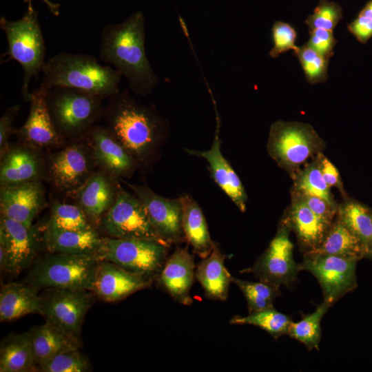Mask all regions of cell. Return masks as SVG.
I'll use <instances>...</instances> for the list:
<instances>
[{
    "mask_svg": "<svg viewBox=\"0 0 372 372\" xmlns=\"http://www.w3.org/2000/svg\"><path fill=\"white\" fill-rule=\"evenodd\" d=\"M103 118L105 127L137 165L152 161L166 131L165 121L155 107L140 103L127 90L119 91L109 97Z\"/></svg>",
    "mask_w": 372,
    "mask_h": 372,
    "instance_id": "obj_1",
    "label": "cell"
},
{
    "mask_svg": "<svg viewBox=\"0 0 372 372\" xmlns=\"http://www.w3.org/2000/svg\"><path fill=\"white\" fill-rule=\"evenodd\" d=\"M145 23L143 14L138 11L121 23L106 25L101 30L99 52L103 61L125 78L130 90L142 96L158 82L145 52Z\"/></svg>",
    "mask_w": 372,
    "mask_h": 372,
    "instance_id": "obj_2",
    "label": "cell"
},
{
    "mask_svg": "<svg viewBox=\"0 0 372 372\" xmlns=\"http://www.w3.org/2000/svg\"><path fill=\"white\" fill-rule=\"evenodd\" d=\"M39 88L47 92L55 87H71L109 98L119 92L121 74L85 54L60 52L45 62Z\"/></svg>",
    "mask_w": 372,
    "mask_h": 372,
    "instance_id": "obj_3",
    "label": "cell"
},
{
    "mask_svg": "<svg viewBox=\"0 0 372 372\" xmlns=\"http://www.w3.org/2000/svg\"><path fill=\"white\" fill-rule=\"evenodd\" d=\"M45 103L57 132L65 140L83 139L103 118L100 95L82 90L55 87L45 92Z\"/></svg>",
    "mask_w": 372,
    "mask_h": 372,
    "instance_id": "obj_4",
    "label": "cell"
},
{
    "mask_svg": "<svg viewBox=\"0 0 372 372\" xmlns=\"http://www.w3.org/2000/svg\"><path fill=\"white\" fill-rule=\"evenodd\" d=\"M0 27L6 33L8 45L2 56H8V60H14L22 66L21 92L24 101L30 102L32 96V92H29L30 82L42 72L45 63V46L38 13L30 3L25 14L17 21L1 17Z\"/></svg>",
    "mask_w": 372,
    "mask_h": 372,
    "instance_id": "obj_5",
    "label": "cell"
},
{
    "mask_svg": "<svg viewBox=\"0 0 372 372\" xmlns=\"http://www.w3.org/2000/svg\"><path fill=\"white\" fill-rule=\"evenodd\" d=\"M99 260L95 254L50 253L38 260L26 278L36 289L92 291Z\"/></svg>",
    "mask_w": 372,
    "mask_h": 372,
    "instance_id": "obj_6",
    "label": "cell"
},
{
    "mask_svg": "<svg viewBox=\"0 0 372 372\" xmlns=\"http://www.w3.org/2000/svg\"><path fill=\"white\" fill-rule=\"evenodd\" d=\"M324 148L325 141L309 123L277 121L270 127L268 154L291 178Z\"/></svg>",
    "mask_w": 372,
    "mask_h": 372,
    "instance_id": "obj_7",
    "label": "cell"
},
{
    "mask_svg": "<svg viewBox=\"0 0 372 372\" xmlns=\"http://www.w3.org/2000/svg\"><path fill=\"white\" fill-rule=\"evenodd\" d=\"M169 247L152 240L107 236L102 237L95 256L153 282L168 258Z\"/></svg>",
    "mask_w": 372,
    "mask_h": 372,
    "instance_id": "obj_8",
    "label": "cell"
},
{
    "mask_svg": "<svg viewBox=\"0 0 372 372\" xmlns=\"http://www.w3.org/2000/svg\"><path fill=\"white\" fill-rule=\"evenodd\" d=\"M46 174L59 192L73 196L96 167L92 149L85 140H75L50 154Z\"/></svg>",
    "mask_w": 372,
    "mask_h": 372,
    "instance_id": "obj_9",
    "label": "cell"
},
{
    "mask_svg": "<svg viewBox=\"0 0 372 372\" xmlns=\"http://www.w3.org/2000/svg\"><path fill=\"white\" fill-rule=\"evenodd\" d=\"M99 225L109 237L152 240L170 246L156 232L140 200L121 187Z\"/></svg>",
    "mask_w": 372,
    "mask_h": 372,
    "instance_id": "obj_10",
    "label": "cell"
},
{
    "mask_svg": "<svg viewBox=\"0 0 372 372\" xmlns=\"http://www.w3.org/2000/svg\"><path fill=\"white\" fill-rule=\"evenodd\" d=\"M356 259L319 253L303 254L300 270L312 273L318 280L324 300L331 307L358 287Z\"/></svg>",
    "mask_w": 372,
    "mask_h": 372,
    "instance_id": "obj_11",
    "label": "cell"
},
{
    "mask_svg": "<svg viewBox=\"0 0 372 372\" xmlns=\"http://www.w3.org/2000/svg\"><path fill=\"white\" fill-rule=\"evenodd\" d=\"M290 231L289 227L280 221L274 238L264 253L252 266L241 272L252 273L258 280L278 287H291L301 270L293 257Z\"/></svg>",
    "mask_w": 372,
    "mask_h": 372,
    "instance_id": "obj_12",
    "label": "cell"
},
{
    "mask_svg": "<svg viewBox=\"0 0 372 372\" xmlns=\"http://www.w3.org/2000/svg\"><path fill=\"white\" fill-rule=\"evenodd\" d=\"M91 291L46 289L40 296L42 316L45 321L79 339L85 314L93 303Z\"/></svg>",
    "mask_w": 372,
    "mask_h": 372,
    "instance_id": "obj_13",
    "label": "cell"
},
{
    "mask_svg": "<svg viewBox=\"0 0 372 372\" xmlns=\"http://www.w3.org/2000/svg\"><path fill=\"white\" fill-rule=\"evenodd\" d=\"M39 235L33 225L1 216L0 269L17 276L34 260L39 247Z\"/></svg>",
    "mask_w": 372,
    "mask_h": 372,
    "instance_id": "obj_14",
    "label": "cell"
},
{
    "mask_svg": "<svg viewBox=\"0 0 372 372\" xmlns=\"http://www.w3.org/2000/svg\"><path fill=\"white\" fill-rule=\"evenodd\" d=\"M125 183L143 205L153 227L163 241L170 245L186 240L180 198H165L147 186Z\"/></svg>",
    "mask_w": 372,
    "mask_h": 372,
    "instance_id": "obj_15",
    "label": "cell"
},
{
    "mask_svg": "<svg viewBox=\"0 0 372 372\" xmlns=\"http://www.w3.org/2000/svg\"><path fill=\"white\" fill-rule=\"evenodd\" d=\"M45 96V92L39 87L32 92L28 118L14 132L20 142L41 151L59 149L66 144V140L57 132L53 124Z\"/></svg>",
    "mask_w": 372,
    "mask_h": 372,
    "instance_id": "obj_16",
    "label": "cell"
},
{
    "mask_svg": "<svg viewBox=\"0 0 372 372\" xmlns=\"http://www.w3.org/2000/svg\"><path fill=\"white\" fill-rule=\"evenodd\" d=\"M47 178L41 150L20 142L9 145L1 156L0 185L41 181Z\"/></svg>",
    "mask_w": 372,
    "mask_h": 372,
    "instance_id": "obj_17",
    "label": "cell"
},
{
    "mask_svg": "<svg viewBox=\"0 0 372 372\" xmlns=\"http://www.w3.org/2000/svg\"><path fill=\"white\" fill-rule=\"evenodd\" d=\"M88 143L96 167L121 178L130 176L137 166L122 145L102 125H94L84 138Z\"/></svg>",
    "mask_w": 372,
    "mask_h": 372,
    "instance_id": "obj_18",
    "label": "cell"
},
{
    "mask_svg": "<svg viewBox=\"0 0 372 372\" xmlns=\"http://www.w3.org/2000/svg\"><path fill=\"white\" fill-rule=\"evenodd\" d=\"M45 192L41 181L1 186V216L32 225V221L45 204Z\"/></svg>",
    "mask_w": 372,
    "mask_h": 372,
    "instance_id": "obj_19",
    "label": "cell"
},
{
    "mask_svg": "<svg viewBox=\"0 0 372 372\" xmlns=\"http://www.w3.org/2000/svg\"><path fill=\"white\" fill-rule=\"evenodd\" d=\"M152 281L106 260H99L92 291L101 300L113 302L151 286Z\"/></svg>",
    "mask_w": 372,
    "mask_h": 372,
    "instance_id": "obj_20",
    "label": "cell"
},
{
    "mask_svg": "<svg viewBox=\"0 0 372 372\" xmlns=\"http://www.w3.org/2000/svg\"><path fill=\"white\" fill-rule=\"evenodd\" d=\"M216 128L211 147L207 150L186 149L195 156L204 158L209 163L212 177L216 184L231 198L238 209L245 212L247 196L237 174L221 152L220 138V120L216 110Z\"/></svg>",
    "mask_w": 372,
    "mask_h": 372,
    "instance_id": "obj_21",
    "label": "cell"
},
{
    "mask_svg": "<svg viewBox=\"0 0 372 372\" xmlns=\"http://www.w3.org/2000/svg\"><path fill=\"white\" fill-rule=\"evenodd\" d=\"M116 179L100 169L95 170L74 194L76 204L93 225H100L114 203L119 188Z\"/></svg>",
    "mask_w": 372,
    "mask_h": 372,
    "instance_id": "obj_22",
    "label": "cell"
},
{
    "mask_svg": "<svg viewBox=\"0 0 372 372\" xmlns=\"http://www.w3.org/2000/svg\"><path fill=\"white\" fill-rule=\"evenodd\" d=\"M195 267L194 256L187 248H177L168 256L156 280L161 288L176 302L191 305Z\"/></svg>",
    "mask_w": 372,
    "mask_h": 372,
    "instance_id": "obj_23",
    "label": "cell"
},
{
    "mask_svg": "<svg viewBox=\"0 0 372 372\" xmlns=\"http://www.w3.org/2000/svg\"><path fill=\"white\" fill-rule=\"evenodd\" d=\"M293 231L303 254L313 252L320 245L331 225L318 216L296 195L291 194V203L280 220Z\"/></svg>",
    "mask_w": 372,
    "mask_h": 372,
    "instance_id": "obj_24",
    "label": "cell"
},
{
    "mask_svg": "<svg viewBox=\"0 0 372 372\" xmlns=\"http://www.w3.org/2000/svg\"><path fill=\"white\" fill-rule=\"evenodd\" d=\"M33 287L23 283L9 282L0 291V320L10 322L28 314H41V300Z\"/></svg>",
    "mask_w": 372,
    "mask_h": 372,
    "instance_id": "obj_25",
    "label": "cell"
},
{
    "mask_svg": "<svg viewBox=\"0 0 372 372\" xmlns=\"http://www.w3.org/2000/svg\"><path fill=\"white\" fill-rule=\"evenodd\" d=\"M102 237L96 229L71 231L46 227L43 242L49 253L95 254Z\"/></svg>",
    "mask_w": 372,
    "mask_h": 372,
    "instance_id": "obj_26",
    "label": "cell"
},
{
    "mask_svg": "<svg viewBox=\"0 0 372 372\" xmlns=\"http://www.w3.org/2000/svg\"><path fill=\"white\" fill-rule=\"evenodd\" d=\"M225 256L215 245L211 254L196 267L195 277L209 299L225 301L227 298L232 276L225 265Z\"/></svg>",
    "mask_w": 372,
    "mask_h": 372,
    "instance_id": "obj_27",
    "label": "cell"
},
{
    "mask_svg": "<svg viewBox=\"0 0 372 372\" xmlns=\"http://www.w3.org/2000/svg\"><path fill=\"white\" fill-rule=\"evenodd\" d=\"M180 199L185 239L192 245L194 254L202 259L205 258L211 254L216 244L211 238L203 212L191 196L184 195Z\"/></svg>",
    "mask_w": 372,
    "mask_h": 372,
    "instance_id": "obj_28",
    "label": "cell"
},
{
    "mask_svg": "<svg viewBox=\"0 0 372 372\" xmlns=\"http://www.w3.org/2000/svg\"><path fill=\"white\" fill-rule=\"evenodd\" d=\"M34 364L40 365L57 354L79 348V339L45 321L30 331Z\"/></svg>",
    "mask_w": 372,
    "mask_h": 372,
    "instance_id": "obj_29",
    "label": "cell"
},
{
    "mask_svg": "<svg viewBox=\"0 0 372 372\" xmlns=\"http://www.w3.org/2000/svg\"><path fill=\"white\" fill-rule=\"evenodd\" d=\"M36 371L30 332L10 335L2 340L0 346L1 372Z\"/></svg>",
    "mask_w": 372,
    "mask_h": 372,
    "instance_id": "obj_30",
    "label": "cell"
},
{
    "mask_svg": "<svg viewBox=\"0 0 372 372\" xmlns=\"http://www.w3.org/2000/svg\"><path fill=\"white\" fill-rule=\"evenodd\" d=\"M313 252L360 260L365 258L366 249L361 240L335 218Z\"/></svg>",
    "mask_w": 372,
    "mask_h": 372,
    "instance_id": "obj_31",
    "label": "cell"
},
{
    "mask_svg": "<svg viewBox=\"0 0 372 372\" xmlns=\"http://www.w3.org/2000/svg\"><path fill=\"white\" fill-rule=\"evenodd\" d=\"M335 218L361 240L367 250L372 236V208L347 197L338 204Z\"/></svg>",
    "mask_w": 372,
    "mask_h": 372,
    "instance_id": "obj_32",
    "label": "cell"
},
{
    "mask_svg": "<svg viewBox=\"0 0 372 372\" xmlns=\"http://www.w3.org/2000/svg\"><path fill=\"white\" fill-rule=\"evenodd\" d=\"M292 179L293 183L291 192L322 198L338 209V204L322 175L317 156L307 163Z\"/></svg>",
    "mask_w": 372,
    "mask_h": 372,
    "instance_id": "obj_33",
    "label": "cell"
},
{
    "mask_svg": "<svg viewBox=\"0 0 372 372\" xmlns=\"http://www.w3.org/2000/svg\"><path fill=\"white\" fill-rule=\"evenodd\" d=\"M331 307L323 301L311 313L304 315L297 322H291L287 335L302 343L309 350H319L321 338V321Z\"/></svg>",
    "mask_w": 372,
    "mask_h": 372,
    "instance_id": "obj_34",
    "label": "cell"
},
{
    "mask_svg": "<svg viewBox=\"0 0 372 372\" xmlns=\"http://www.w3.org/2000/svg\"><path fill=\"white\" fill-rule=\"evenodd\" d=\"M291 322L289 316L278 311L272 306L246 316H236L230 320L229 323L258 327L277 339L282 335H287Z\"/></svg>",
    "mask_w": 372,
    "mask_h": 372,
    "instance_id": "obj_35",
    "label": "cell"
},
{
    "mask_svg": "<svg viewBox=\"0 0 372 372\" xmlns=\"http://www.w3.org/2000/svg\"><path fill=\"white\" fill-rule=\"evenodd\" d=\"M46 227L71 231L95 229L83 210L77 204L54 203Z\"/></svg>",
    "mask_w": 372,
    "mask_h": 372,
    "instance_id": "obj_36",
    "label": "cell"
},
{
    "mask_svg": "<svg viewBox=\"0 0 372 372\" xmlns=\"http://www.w3.org/2000/svg\"><path fill=\"white\" fill-rule=\"evenodd\" d=\"M231 280L244 294L249 313L272 307L280 295V287L264 281L250 282L233 276Z\"/></svg>",
    "mask_w": 372,
    "mask_h": 372,
    "instance_id": "obj_37",
    "label": "cell"
},
{
    "mask_svg": "<svg viewBox=\"0 0 372 372\" xmlns=\"http://www.w3.org/2000/svg\"><path fill=\"white\" fill-rule=\"evenodd\" d=\"M304 70L307 80L311 84L324 83L328 77L329 59L305 43L294 52Z\"/></svg>",
    "mask_w": 372,
    "mask_h": 372,
    "instance_id": "obj_38",
    "label": "cell"
},
{
    "mask_svg": "<svg viewBox=\"0 0 372 372\" xmlns=\"http://www.w3.org/2000/svg\"><path fill=\"white\" fill-rule=\"evenodd\" d=\"M90 369L89 362L79 348L64 351L50 360L36 366L40 372H84Z\"/></svg>",
    "mask_w": 372,
    "mask_h": 372,
    "instance_id": "obj_39",
    "label": "cell"
},
{
    "mask_svg": "<svg viewBox=\"0 0 372 372\" xmlns=\"http://www.w3.org/2000/svg\"><path fill=\"white\" fill-rule=\"evenodd\" d=\"M342 18L341 7L333 1L320 0L313 14L306 19L309 31L315 29H324L333 31Z\"/></svg>",
    "mask_w": 372,
    "mask_h": 372,
    "instance_id": "obj_40",
    "label": "cell"
},
{
    "mask_svg": "<svg viewBox=\"0 0 372 372\" xmlns=\"http://www.w3.org/2000/svg\"><path fill=\"white\" fill-rule=\"evenodd\" d=\"M297 34L295 29L287 23L276 21L272 28V39L273 46L269 52L272 58H277L280 54L298 49L295 45Z\"/></svg>",
    "mask_w": 372,
    "mask_h": 372,
    "instance_id": "obj_41",
    "label": "cell"
},
{
    "mask_svg": "<svg viewBox=\"0 0 372 372\" xmlns=\"http://www.w3.org/2000/svg\"><path fill=\"white\" fill-rule=\"evenodd\" d=\"M291 194L298 196L316 216L327 224L331 225L335 220L338 209L333 207L322 198L293 192Z\"/></svg>",
    "mask_w": 372,
    "mask_h": 372,
    "instance_id": "obj_42",
    "label": "cell"
},
{
    "mask_svg": "<svg viewBox=\"0 0 372 372\" xmlns=\"http://www.w3.org/2000/svg\"><path fill=\"white\" fill-rule=\"evenodd\" d=\"M310 38L307 43L318 52L328 59L333 55V48L337 41L333 31L324 29H315L309 31Z\"/></svg>",
    "mask_w": 372,
    "mask_h": 372,
    "instance_id": "obj_43",
    "label": "cell"
},
{
    "mask_svg": "<svg viewBox=\"0 0 372 372\" xmlns=\"http://www.w3.org/2000/svg\"><path fill=\"white\" fill-rule=\"evenodd\" d=\"M320 169L327 185L331 188L336 187L342 194L344 199L347 198V193L344 189L343 183L338 169L329 161L322 152L317 155Z\"/></svg>",
    "mask_w": 372,
    "mask_h": 372,
    "instance_id": "obj_44",
    "label": "cell"
},
{
    "mask_svg": "<svg viewBox=\"0 0 372 372\" xmlns=\"http://www.w3.org/2000/svg\"><path fill=\"white\" fill-rule=\"evenodd\" d=\"M19 110V105L9 107L0 118V156L4 154L10 145L9 138L14 132L13 122Z\"/></svg>",
    "mask_w": 372,
    "mask_h": 372,
    "instance_id": "obj_45",
    "label": "cell"
},
{
    "mask_svg": "<svg viewBox=\"0 0 372 372\" xmlns=\"http://www.w3.org/2000/svg\"><path fill=\"white\" fill-rule=\"evenodd\" d=\"M348 30L361 43H366L372 37V19L358 14L347 25Z\"/></svg>",
    "mask_w": 372,
    "mask_h": 372,
    "instance_id": "obj_46",
    "label": "cell"
},
{
    "mask_svg": "<svg viewBox=\"0 0 372 372\" xmlns=\"http://www.w3.org/2000/svg\"><path fill=\"white\" fill-rule=\"evenodd\" d=\"M23 1L25 3H32V0H23ZM42 1L46 4V6L48 7L49 10L53 15L54 16L59 15L60 5L59 3H53L50 1V0H42Z\"/></svg>",
    "mask_w": 372,
    "mask_h": 372,
    "instance_id": "obj_47",
    "label": "cell"
},
{
    "mask_svg": "<svg viewBox=\"0 0 372 372\" xmlns=\"http://www.w3.org/2000/svg\"><path fill=\"white\" fill-rule=\"evenodd\" d=\"M360 15L372 19V0H370L359 13Z\"/></svg>",
    "mask_w": 372,
    "mask_h": 372,
    "instance_id": "obj_48",
    "label": "cell"
},
{
    "mask_svg": "<svg viewBox=\"0 0 372 372\" xmlns=\"http://www.w3.org/2000/svg\"><path fill=\"white\" fill-rule=\"evenodd\" d=\"M365 258L372 260V236L367 247Z\"/></svg>",
    "mask_w": 372,
    "mask_h": 372,
    "instance_id": "obj_49",
    "label": "cell"
}]
</instances>
